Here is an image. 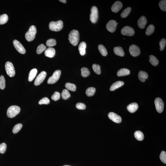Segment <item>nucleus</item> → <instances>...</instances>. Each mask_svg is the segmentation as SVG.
I'll return each instance as SVG.
<instances>
[{
	"mask_svg": "<svg viewBox=\"0 0 166 166\" xmlns=\"http://www.w3.org/2000/svg\"><path fill=\"white\" fill-rule=\"evenodd\" d=\"M68 40L71 44L73 46L77 45L79 40V34L77 30H72L69 33Z\"/></svg>",
	"mask_w": 166,
	"mask_h": 166,
	"instance_id": "nucleus-1",
	"label": "nucleus"
},
{
	"mask_svg": "<svg viewBox=\"0 0 166 166\" xmlns=\"http://www.w3.org/2000/svg\"><path fill=\"white\" fill-rule=\"evenodd\" d=\"M36 32V28L35 26H31L28 31L26 33L25 36L26 40L28 42L33 41L35 38Z\"/></svg>",
	"mask_w": 166,
	"mask_h": 166,
	"instance_id": "nucleus-2",
	"label": "nucleus"
},
{
	"mask_svg": "<svg viewBox=\"0 0 166 166\" xmlns=\"http://www.w3.org/2000/svg\"><path fill=\"white\" fill-rule=\"evenodd\" d=\"M63 27V22L62 21L56 22L52 21L49 24V28L51 31H61Z\"/></svg>",
	"mask_w": 166,
	"mask_h": 166,
	"instance_id": "nucleus-3",
	"label": "nucleus"
},
{
	"mask_svg": "<svg viewBox=\"0 0 166 166\" xmlns=\"http://www.w3.org/2000/svg\"><path fill=\"white\" fill-rule=\"evenodd\" d=\"M21 109L17 106H12L9 107L7 111V115L9 118H13L20 113Z\"/></svg>",
	"mask_w": 166,
	"mask_h": 166,
	"instance_id": "nucleus-4",
	"label": "nucleus"
},
{
	"mask_svg": "<svg viewBox=\"0 0 166 166\" xmlns=\"http://www.w3.org/2000/svg\"><path fill=\"white\" fill-rule=\"evenodd\" d=\"M5 68L8 76L10 77H13L15 75V71L13 65L10 62H7L5 63Z\"/></svg>",
	"mask_w": 166,
	"mask_h": 166,
	"instance_id": "nucleus-5",
	"label": "nucleus"
},
{
	"mask_svg": "<svg viewBox=\"0 0 166 166\" xmlns=\"http://www.w3.org/2000/svg\"><path fill=\"white\" fill-rule=\"evenodd\" d=\"M61 74V71L58 70L54 71L52 76L49 78L47 80V83L49 84H53L56 83L59 80Z\"/></svg>",
	"mask_w": 166,
	"mask_h": 166,
	"instance_id": "nucleus-6",
	"label": "nucleus"
},
{
	"mask_svg": "<svg viewBox=\"0 0 166 166\" xmlns=\"http://www.w3.org/2000/svg\"><path fill=\"white\" fill-rule=\"evenodd\" d=\"M98 19V11L97 8L96 6H93L91 9L90 21L92 23L95 24L97 22Z\"/></svg>",
	"mask_w": 166,
	"mask_h": 166,
	"instance_id": "nucleus-7",
	"label": "nucleus"
},
{
	"mask_svg": "<svg viewBox=\"0 0 166 166\" xmlns=\"http://www.w3.org/2000/svg\"><path fill=\"white\" fill-rule=\"evenodd\" d=\"M154 104L157 112L159 113L162 112L164 108V103L162 99L159 98H156Z\"/></svg>",
	"mask_w": 166,
	"mask_h": 166,
	"instance_id": "nucleus-8",
	"label": "nucleus"
},
{
	"mask_svg": "<svg viewBox=\"0 0 166 166\" xmlns=\"http://www.w3.org/2000/svg\"><path fill=\"white\" fill-rule=\"evenodd\" d=\"M129 51L131 55L134 57L139 56L141 53L139 47L135 45H132L130 46Z\"/></svg>",
	"mask_w": 166,
	"mask_h": 166,
	"instance_id": "nucleus-9",
	"label": "nucleus"
},
{
	"mask_svg": "<svg viewBox=\"0 0 166 166\" xmlns=\"http://www.w3.org/2000/svg\"><path fill=\"white\" fill-rule=\"evenodd\" d=\"M121 33L123 35L131 36L135 34V31L132 27L126 26L122 28Z\"/></svg>",
	"mask_w": 166,
	"mask_h": 166,
	"instance_id": "nucleus-10",
	"label": "nucleus"
},
{
	"mask_svg": "<svg viewBox=\"0 0 166 166\" xmlns=\"http://www.w3.org/2000/svg\"><path fill=\"white\" fill-rule=\"evenodd\" d=\"M117 23L115 20H110L106 25V28L108 31L111 33H113L116 30Z\"/></svg>",
	"mask_w": 166,
	"mask_h": 166,
	"instance_id": "nucleus-11",
	"label": "nucleus"
},
{
	"mask_svg": "<svg viewBox=\"0 0 166 166\" xmlns=\"http://www.w3.org/2000/svg\"><path fill=\"white\" fill-rule=\"evenodd\" d=\"M13 44L16 49L21 54H24L26 53V50L18 40H14L13 41Z\"/></svg>",
	"mask_w": 166,
	"mask_h": 166,
	"instance_id": "nucleus-12",
	"label": "nucleus"
},
{
	"mask_svg": "<svg viewBox=\"0 0 166 166\" xmlns=\"http://www.w3.org/2000/svg\"><path fill=\"white\" fill-rule=\"evenodd\" d=\"M46 76H47V73L45 71H42L36 78L34 82V85L37 86L41 84L44 81Z\"/></svg>",
	"mask_w": 166,
	"mask_h": 166,
	"instance_id": "nucleus-13",
	"label": "nucleus"
},
{
	"mask_svg": "<svg viewBox=\"0 0 166 166\" xmlns=\"http://www.w3.org/2000/svg\"><path fill=\"white\" fill-rule=\"evenodd\" d=\"M108 116L111 120L116 123H120L122 122V119L121 117L115 113H109L108 114Z\"/></svg>",
	"mask_w": 166,
	"mask_h": 166,
	"instance_id": "nucleus-14",
	"label": "nucleus"
},
{
	"mask_svg": "<svg viewBox=\"0 0 166 166\" xmlns=\"http://www.w3.org/2000/svg\"><path fill=\"white\" fill-rule=\"evenodd\" d=\"M123 7L122 3L119 1H117L112 6L111 9L114 13L118 12L122 9Z\"/></svg>",
	"mask_w": 166,
	"mask_h": 166,
	"instance_id": "nucleus-15",
	"label": "nucleus"
},
{
	"mask_svg": "<svg viewBox=\"0 0 166 166\" xmlns=\"http://www.w3.org/2000/svg\"><path fill=\"white\" fill-rule=\"evenodd\" d=\"M147 23V20L146 18L144 16L140 17L138 21V27L140 29H143L145 28Z\"/></svg>",
	"mask_w": 166,
	"mask_h": 166,
	"instance_id": "nucleus-16",
	"label": "nucleus"
},
{
	"mask_svg": "<svg viewBox=\"0 0 166 166\" xmlns=\"http://www.w3.org/2000/svg\"><path fill=\"white\" fill-rule=\"evenodd\" d=\"M56 54V50L52 47H49L46 49L45 51V54L47 57L52 58L54 57Z\"/></svg>",
	"mask_w": 166,
	"mask_h": 166,
	"instance_id": "nucleus-17",
	"label": "nucleus"
},
{
	"mask_svg": "<svg viewBox=\"0 0 166 166\" xmlns=\"http://www.w3.org/2000/svg\"><path fill=\"white\" fill-rule=\"evenodd\" d=\"M138 104L135 102L131 103L127 106V109L130 112L133 113L138 109Z\"/></svg>",
	"mask_w": 166,
	"mask_h": 166,
	"instance_id": "nucleus-18",
	"label": "nucleus"
},
{
	"mask_svg": "<svg viewBox=\"0 0 166 166\" xmlns=\"http://www.w3.org/2000/svg\"><path fill=\"white\" fill-rule=\"evenodd\" d=\"M86 44L84 42H82L79 45V50L81 55L84 56L86 54Z\"/></svg>",
	"mask_w": 166,
	"mask_h": 166,
	"instance_id": "nucleus-19",
	"label": "nucleus"
},
{
	"mask_svg": "<svg viewBox=\"0 0 166 166\" xmlns=\"http://www.w3.org/2000/svg\"><path fill=\"white\" fill-rule=\"evenodd\" d=\"M130 71L129 69L126 68H122L120 69L117 73V75L118 77H121L129 75Z\"/></svg>",
	"mask_w": 166,
	"mask_h": 166,
	"instance_id": "nucleus-20",
	"label": "nucleus"
},
{
	"mask_svg": "<svg viewBox=\"0 0 166 166\" xmlns=\"http://www.w3.org/2000/svg\"><path fill=\"white\" fill-rule=\"evenodd\" d=\"M138 78L140 81L141 82L145 81V80L148 79V75L146 72L140 71L138 73Z\"/></svg>",
	"mask_w": 166,
	"mask_h": 166,
	"instance_id": "nucleus-21",
	"label": "nucleus"
},
{
	"mask_svg": "<svg viewBox=\"0 0 166 166\" xmlns=\"http://www.w3.org/2000/svg\"><path fill=\"white\" fill-rule=\"evenodd\" d=\"M124 84V82L122 81H118L113 84L110 88V90L113 91L121 87Z\"/></svg>",
	"mask_w": 166,
	"mask_h": 166,
	"instance_id": "nucleus-22",
	"label": "nucleus"
},
{
	"mask_svg": "<svg viewBox=\"0 0 166 166\" xmlns=\"http://www.w3.org/2000/svg\"><path fill=\"white\" fill-rule=\"evenodd\" d=\"M115 54L116 55L123 57L125 55L124 52L122 47H115L114 48Z\"/></svg>",
	"mask_w": 166,
	"mask_h": 166,
	"instance_id": "nucleus-23",
	"label": "nucleus"
},
{
	"mask_svg": "<svg viewBox=\"0 0 166 166\" xmlns=\"http://www.w3.org/2000/svg\"><path fill=\"white\" fill-rule=\"evenodd\" d=\"M37 73V69L34 68L32 69L30 71L28 81L29 82H31L35 78Z\"/></svg>",
	"mask_w": 166,
	"mask_h": 166,
	"instance_id": "nucleus-24",
	"label": "nucleus"
},
{
	"mask_svg": "<svg viewBox=\"0 0 166 166\" xmlns=\"http://www.w3.org/2000/svg\"><path fill=\"white\" fill-rule=\"evenodd\" d=\"M98 48L102 56H106L107 55V51L106 48L103 45L101 44L99 45L98 46Z\"/></svg>",
	"mask_w": 166,
	"mask_h": 166,
	"instance_id": "nucleus-25",
	"label": "nucleus"
},
{
	"mask_svg": "<svg viewBox=\"0 0 166 166\" xmlns=\"http://www.w3.org/2000/svg\"><path fill=\"white\" fill-rule=\"evenodd\" d=\"M150 62L153 66H156L158 65L159 63V61L155 56L153 55H150L149 56Z\"/></svg>",
	"mask_w": 166,
	"mask_h": 166,
	"instance_id": "nucleus-26",
	"label": "nucleus"
},
{
	"mask_svg": "<svg viewBox=\"0 0 166 166\" xmlns=\"http://www.w3.org/2000/svg\"><path fill=\"white\" fill-rule=\"evenodd\" d=\"M135 138L139 141H142L144 138V135L142 132L140 131H137L135 133Z\"/></svg>",
	"mask_w": 166,
	"mask_h": 166,
	"instance_id": "nucleus-27",
	"label": "nucleus"
},
{
	"mask_svg": "<svg viewBox=\"0 0 166 166\" xmlns=\"http://www.w3.org/2000/svg\"><path fill=\"white\" fill-rule=\"evenodd\" d=\"M154 30H155V27L154 25L151 24L147 27L146 30L145 34L147 35H151L154 32Z\"/></svg>",
	"mask_w": 166,
	"mask_h": 166,
	"instance_id": "nucleus-28",
	"label": "nucleus"
},
{
	"mask_svg": "<svg viewBox=\"0 0 166 166\" xmlns=\"http://www.w3.org/2000/svg\"><path fill=\"white\" fill-rule=\"evenodd\" d=\"M131 7H128L122 11L121 14V16L122 18H125L129 15L131 12Z\"/></svg>",
	"mask_w": 166,
	"mask_h": 166,
	"instance_id": "nucleus-29",
	"label": "nucleus"
},
{
	"mask_svg": "<svg viewBox=\"0 0 166 166\" xmlns=\"http://www.w3.org/2000/svg\"><path fill=\"white\" fill-rule=\"evenodd\" d=\"M96 91V89L94 87H89L86 89V94L87 96L88 97L92 96L94 95Z\"/></svg>",
	"mask_w": 166,
	"mask_h": 166,
	"instance_id": "nucleus-30",
	"label": "nucleus"
},
{
	"mask_svg": "<svg viewBox=\"0 0 166 166\" xmlns=\"http://www.w3.org/2000/svg\"><path fill=\"white\" fill-rule=\"evenodd\" d=\"M65 87L67 89L72 91H76V85L73 84L67 83L65 84Z\"/></svg>",
	"mask_w": 166,
	"mask_h": 166,
	"instance_id": "nucleus-31",
	"label": "nucleus"
},
{
	"mask_svg": "<svg viewBox=\"0 0 166 166\" xmlns=\"http://www.w3.org/2000/svg\"><path fill=\"white\" fill-rule=\"evenodd\" d=\"M81 75L83 77L86 78L90 75V72L89 69L86 67H83L81 69Z\"/></svg>",
	"mask_w": 166,
	"mask_h": 166,
	"instance_id": "nucleus-32",
	"label": "nucleus"
},
{
	"mask_svg": "<svg viewBox=\"0 0 166 166\" xmlns=\"http://www.w3.org/2000/svg\"><path fill=\"white\" fill-rule=\"evenodd\" d=\"M8 17L6 14L0 15V24L3 25L6 24L8 21Z\"/></svg>",
	"mask_w": 166,
	"mask_h": 166,
	"instance_id": "nucleus-33",
	"label": "nucleus"
},
{
	"mask_svg": "<svg viewBox=\"0 0 166 166\" xmlns=\"http://www.w3.org/2000/svg\"><path fill=\"white\" fill-rule=\"evenodd\" d=\"M62 99L64 100H66L70 97V95L67 89L63 90L62 93Z\"/></svg>",
	"mask_w": 166,
	"mask_h": 166,
	"instance_id": "nucleus-34",
	"label": "nucleus"
},
{
	"mask_svg": "<svg viewBox=\"0 0 166 166\" xmlns=\"http://www.w3.org/2000/svg\"><path fill=\"white\" fill-rule=\"evenodd\" d=\"M47 47H51L56 45V40L53 39H50L47 40L46 43Z\"/></svg>",
	"mask_w": 166,
	"mask_h": 166,
	"instance_id": "nucleus-35",
	"label": "nucleus"
},
{
	"mask_svg": "<svg viewBox=\"0 0 166 166\" xmlns=\"http://www.w3.org/2000/svg\"><path fill=\"white\" fill-rule=\"evenodd\" d=\"M94 71L97 75H100L101 73V67L99 65L96 64H94L92 66Z\"/></svg>",
	"mask_w": 166,
	"mask_h": 166,
	"instance_id": "nucleus-36",
	"label": "nucleus"
},
{
	"mask_svg": "<svg viewBox=\"0 0 166 166\" xmlns=\"http://www.w3.org/2000/svg\"><path fill=\"white\" fill-rule=\"evenodd\" d=\"M46 46L44 44H42L38 46L36 52L37 54H41L43 51L46 50Z\"/></svg>",
	"mask_w": 166,
	"mask_h": 166,
	"instance_id": "nucleus-37",
	"label": "nucleus"
},
{
	"mask_svg": "<svg viewBox=\"0 0 166 166\" xmlns=\"http://www.w3.org/2000/svg\"><path fill=\"white\" fill-rule=\"evenodd\" d=\"M23 125L21 123H19L16 125L14 127L12 130V132L14 134H16L18 133L22 128Z\"/></svg>",
	"mask_w": 166,
	"mask_h": 166,
	"instance_id": "nucleus-38",
	"label": "nucleus"
},
{
	"mask_svg": "<svg viewBox=\"0 0 166 166\" xmlns=\"http://www.w3.org/2000/svg\"><path fill=\"white\" fill-rule=\"evenodd\" d=\"M159 5L161 10L165 11H166V1L162 0L160 1Z\"/></svg>",
	"mask_w": 166,
	"mask_h": 166,
	"instance_id": "nucleus-39",
	"label": "nucleus"
},
{
	"mask_svg": "<svg viewBox=\"0 0 166 166\" xmlns=\"http://www.w3.org/2000/svg\"><path fill=\"white\" fill-rule=\"evenodd\" d=\"M5 80L4 76H0V88L4 89L5 87Z\"/></svg>",
	"mask_w": 166,
	"mask_h": 166,
	"instance_id": "nucleus-40",
	"label": "nucleus"
},
{
	"mask_svg": "<svg viewBox=\"0 0 166 166\" xmlns=\"http://www.w3.org/2000/svg\"><path fill=\"white\" fill-rule=\"evenodd\" d=\"M160 158L163 163L166 164V153L165 151L161 152L160 154Z\"/></svg>",
	"mask_w": 166,
	"mask_h": 166,
	"instance_id": "nucleus-41",
	"label": "nucleus"
},
{
	"mask_svg": "<svg viewBox=\"0 0 166 166\" xmlns=\"http://www.w3.org/2000/svg\"><path fill=\"white\" fill-rule=\"evenodd\" d=\"M166 44V40L165 39H162L159 42L160 47V50L161 51H162L164 50Z\"/></svg>",
	"mask_w": 166,
	"mask_h": 166,
	"instance_id": "nucleus-42",
	"label": "nucleus"
},
{
	"mask_svg": "<svg viewBox=\"0 0 166 166\" xmlns=\"http://www.w3.org/2000/svg\"><path fill=\"white\" fill-rule=\"evenodd\" d=\"M50 102L49 99L48 98L44 97L40 100V101L39 102V104L40 105L43 104H48L50 103Z\"/></svg>",
	"mask_w": 166,
	"mask_h": 166,
	"instance_id": "nucleus-43",
	"label": "nucleus"
},
{
	"mask_svg": "<svg viewBox=\"0 0 166 166\" xmlns=\"http://www.w3.org/2000/svg\"><path fill=\"white\" fill-rule=\"evenodd\" d=\"M7 149V145L4 143L0 144V153L3 154L5 153Z\"/></svg>",
	"mask_w": 166,
	"mask_h": 166,
	"instance_id": "nucleus-44",
	"label": "nucleus"
},
{
	"mask_svg": "<svg viewBox=\"0 0 166 166\" xmlns=\"http://www.w3.org/2000/svg\"><path fill=\"white\" fill-rule=\"evenodd\" d=\"M60 93L59 92L56 91L51 96V99L53 100L56 101L60 99Z\"/></svg>",
	"mask_w": 166,
	"mask_h": 166,
	"instance_id": "nucleus-45",
	"label": "nucleus"
},
{
	"mask_svg": "<svg viewBox=\"0 0 166 166\" xmlns=\"http://www.w3.org/2000/svg\"><path fill=\"white\" fill-rule=\"evenodd\" d=\"M76 108L79 109H84L86 108V105L85 104L79 102L76 105Z\"/></svg>",
	"mask_w": 166,
	"mask_h": 166,
	"instance_id": "nucleus-46",
	"label": "nucleus"
},
{
	"mask_svg": "<svg viewBox=\"0 0 166 166\" xmlns=\"http://www.w3.org/2000/svg\"><path fill=\"white\" fill-rule=\"evenodd\" d=\"M60 1V2H62L64 4L66 3V0H60V1Z\"/></svg>",
	"mask_w": 166,
	"mask_h": 166,
	"instance_id": "nucleus-47",
	"label": "nucleus"
},
{
	"mask_svg": "<svg viewBox=\"0 0 166 166\" xmlns=\"http://www.w3.org/2000/svg\"><path fill=\"white\" fill-rule=\"evenodd\" d=\"M64 166H71L66 165H64Z\"/></svg>",
	"mask_w": 166,
	"mask_h": 166,
	"instance_id": "nucleus-48",
	"label": "nucleus"
}]
</instances>
